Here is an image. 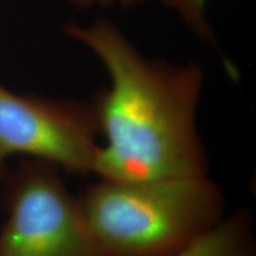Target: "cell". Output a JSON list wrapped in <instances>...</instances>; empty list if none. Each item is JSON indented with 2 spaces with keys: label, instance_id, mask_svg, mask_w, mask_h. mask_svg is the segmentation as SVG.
<instances>
[{
  "label": "cell",
  "instance_id": "1",
  "mask_svg": "<svg viewBox=\"0 0 256 256\" xmlns=\"http://www.w3.org/2000/svg\"><path fill=\"white\" fill-rule=\"evenodd\" d=\"M64 31L88 48L110 76V86L92 101L104 138L92 174L110 180L208 174L197 128L203 66L147 58L104 17L87 26L69 22Z\"/></svg>",
  "mask_w": 256,
  "mask_h": 256
},
{
  "label": "cell",
  "instance_id": "6",
  "mask_svg": "<svg viewBox=\"0 0 256 256\" xmlns=\"http://www.w3.org/2000/svg\"><path fill=\"white\" fill-rule=\"evenodd\" d=\"M160 2L177 12L179 18L194 32V34L220 52L215 32L206 17V5L209 0H160Z\"/></svg>",
  "mask_w": 256,
  "mask_h": 256
},
{
  "label": "cell",
  "instance_id": "4",
  "mask_svg": "<svg viewBox=\"0 0 256 256\" xmlns=\"http://www.w3.org/2000/svg\"><path fill=\"white\" fill-rule=\"evenodd\" d=\"M92 102L16 94L0 84V177L14 156L43 160L66 174H92L98 144Z\"/></svg>",
  "mask_w": 256,
  "mask_h": 256
},
{
  "label": "cell",
  "instance_id": "3",
  "mask_svg": "<svg viewBox=\"0 0 256 256\" xmlns=\"http://www.w3.org/2000/svg\"><path fill=\"white\" fill-rule=\"evenodd\" d=\"M0 183V256H104L81 198L70 194L57 166L20 158Z\"/></svg>",
  "mask_w": 256,
  "mask_h": 256
},
{
  "label": "cell",
  "instance_id": "2",
  "mask_svg": "<svg viewBox=\"0 0 256 256\" xmlns=\"http://www.w3.org/2000/svg\"><path fill=\"white\" fill-rule=\"evenodd\" d=\"M80 198L104 256L170 254L226 217L223 192L208 174L142 180L98 178Z\"/></svg>",
  "mask_w": 256,
  "mask_h": 256
},
{
  "label": "cell",
  "instance_id": "7",
  "mask_svg": "<svg viewBox=\"0 0 256 256\" xmlns=\"http://www.w3.org/2000/svg\"><path fill=\"white\" fill-rule=\"evenodd\" d=\"M72 5H75L78 8H88L92 6H102L107 8L115 4H119L124 8H130V6L138 5L142 0H69Z\"/></svg>",
  "mask_w": 256,
  "mask_h": 256
},
{
  "label": "cell",
  "instance_id": "5",
  "mask_svg": "<svg viewBox=\"0 0 256 256\" xmlns=\"http://www.w3.org/2000/svg\"><path fill=\"white\" fill-rule=\"evenodd\" d=\"M256 241L252 214L238 210L226 216L186 247L162 256H255Z\"/></svg>",
  "mask_w": 256,
  "mask_h": 256
}]
</instances>
